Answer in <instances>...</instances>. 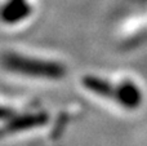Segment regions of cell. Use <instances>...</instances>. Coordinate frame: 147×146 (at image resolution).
I'll return each instance as SVG.
<instances>
[{
    "instance_id": "cell-1",
    "label": "cell",
    "mask_w": 147,
    "mask_h": 146,
    "mask_svg": "<svg viewBox=\"0 0 147 146\" xmlns=\"http://www.w3.org/2000/svg\"><path fill=\"white\" fill-rule=\"evenodd\" d=\"M8 65L13 67L16 70H23V71H30L31 74H36V75H48L52 76L54 74H58L59 70L57 67L49 66L47 64H36L35 61H30V59H22L20 57H16L14 59H9L8 58ZM28 72V74H30Z\"/></svg>"
}]
</instances>
